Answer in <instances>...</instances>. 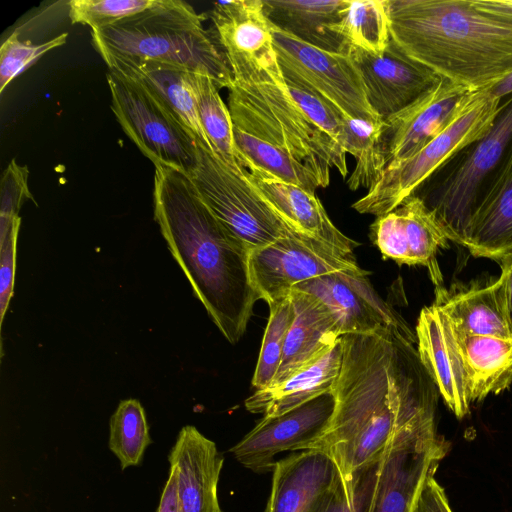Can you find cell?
Wrapping results in <instances>:
<instances>
[{"mask_svg":"<svg viewBox=\"0 0 512 512\" xmlns=\"http://www.w3.org/2000/svg\"><path fill=\"white\" fill-rule=\"evenodd\" d=\"M153 197L154 218L193 293L226 340L237 343L260 299L249 251L212 214L187 174L156 165Z\"/></svg>","mask_w":512,"mask_h":512,"instance_id":"cell-1","label":"cell"},{"mask_svg":"<svg viewBox=\"0 0 512 512\" xmlns=\"http://www.w3.org/2000/svg\"><path fill=\"white\" fill-rule=\"evenodd\" d=\"M390 35L411 59L471 90L512 74V22L470 0H385Z\"/></svg>","mask_w":512,"mask_h":512,"instance_id":"cell-2","label":"cell"},{"mask_svg":"<svg viewBox=\"0 0 512 512\" xmlns=\"http://www.w3.org/2000/svg\"><path fill=\"white\" fill-rule=\"evenodd\" d=\"M228 90L240 167L261 169L313 193L329 185L331 169L347 176L346 156L306 116L284 79L233 81Z\"/></svg>","mask_w":512,"mask_h":512,"instance_id":"cell-3","label":"cell"},{"mask_svg":"<svg viewBox=\"0 0 512 512\" xmlns=\"http://www.w3.org/2000/svg\"><path fill=\"white\" fill-rule=\"evenodd\" d=\"M393 334L342 335L335 411L327 431L307 449L334 461L350 494L357 471L382 458L394 431L387 375Z\"/></svg>","mask_w":512,"mask_h":512,"instance_id":"cell-4","label":"cell"},{"mask_svg":"<svg viewBox=\"0 0 512 512\" xmlns=\"http://www.w3.org/2000/svg\"><path fill=\"white\" fill-rule=\"evenodd\" d=\"M204 16L181 0H160L143 12L107 28L91 31L92 43L104 56L152 60L210 76L219 88H230L233 75Z\"/></svg>","mask_w":512,"mask_h":512,"instance_id":"cell-5","label":"cell"},{"mask_svg":"<svg viewBox=\"0 0 512 512\" xmlns=\"http://www.w3.org/2000/svg\"><path fill=\"white\" fill-rule=\"evenodd\" d=\"M501 101L490 89L473 92L445 130L411 157L388 165L378 182L352 208L376 217L397 208L453 155L489 132L503 108Z\"/></svg>","mask_w":512,"mask_h":512,"instance_id":"cell-6","label":"cell"},{"mask_svg":"<svg viewBox=\"0 0 512 512\" xmlns=\"http://www.w3.org/2000/svg\"><path fill=\"white\" fill-rule=\"evenodd\" d=\"M197 164L188 175L198 195L220 223L249 251L276 241L289 228L248 180L196 140Z\"/></svg>","mask_w":512,"mask_h":512,"instance_id":"cell-7","label":"cell"},{"mask_svg":"<svg viewBox=\"0 0 512 512\" xmlns=\"http://www.w3.org/2000/svg\"><path fill=\"white\" fill-rule=\"evenodd\" d=\"M435 416L436 411H430L394 418L368 512H412L424 482L448 452V443L437 433Z\"/></svg>","mask_w":512,"mask_h":512,"instance_id":"cell-8","label":"cell"},{"mask_svg":"<svg viewBox=\"0 0 512 512\" xmlns=\"http://www.w3.org/2000/svg\"><path fill=\"white\" fill-rule=\"evenodd\" d=\"M111 108L127 136L154 165L190 175L197 164L194 135L143 87L108 71Z\"/></svg>","mask_w":512,"mask_h":512,"instance_id":"cell-9","label":"cell"},{"mask_svg":"<svg viewBox=\"0 0 512 512\" xmlns=\"http://www.w3.org/2000/svg\"><path fill=\"white\" fill-rule=\"evenodd\" d=\"M252 284L268 305L288 297L297 285L336 272H364L353 255L288 230L273 243L252 250L248 258Z\"/></svg>","mask_w":512,"mask_h":512,"instance_id":"cell-10","label":"cell"},{"mask_svg":"<svg viewBox=\"0 0 512 512\" xmlns=\"http://www.w3.org/2000/svg\"><path fill=\"white\" fill-rule=\"evenodd\" d=\"M210 18L211 33L227 59L234 81L284 79L262 0L216 2Z\"/></svg>","mask_w":512,"mask_h":512,"instance_id":"cell-11","label":"cell"},{"mask_svg":"<svg viewBox=\"0 0 512 512\" xmlns=\"http://www.w3.org/2000/svg\"><path fill=\"white\" fill-rule=\"evenodd\" d=\"M271 30L281 68L294 73L344 114L371 123L383 122L372 109L360 72L348 54L321 50L273 25Z\"/></svg>","mask_w":512,"mask_h":512,"instance_id":"cell-12","label":"cell"},{"mask_svg":"<svg viewBox=\"0 0 512 512\" xmlns=\"http://www.w3.org/2000/svg\"><path fill=\"white\" fill-rule=\"evenodd\" d=\"M511 139L512 96L503 104L489 132L443 181L428 205L449 240L456 244L463 246L481 186L498 165Z\"/></svg>","mask_w":512,"mask_h":512,"instance_id":"cell-13","label":"cell"},{"mask_svg":"<svg viewBox=\"0 0 512 512\" xmlns=\"http://www.w3.org/2000/svg\"><path fill=\"white\" fill-rule=\"evenodd\" d=\"M335 406L332 390L282 414L263 416L230 452L254 472L273 470L277 454L307 450L322 437L331 423Z\"/></svg>","mask_w":512,"mask_h":512,"instance_id":"cell-14","label":"cell"},{"mask_svg":"<svg viewBox=\"0 0 512 512\" xmlns=\"http://www.w3.org/2000/svg\"><path fill=\"white\" fill-rule=\"evenodd\" d=\"M370 231L384 259L425 266L435 287L444 285L437 253L449 247V237L422 198L414 194L391 212L376 217Z\"/></svg>","mask_w":512,"mask_h":512,"instance_id":"cell-15","label":"cell"},{"mask_svg":"<svg viewBox=\"0 0 512 512\" xmlns=\"http://www.w3.org/2000/svg\"><path fill=\"white\" fill-rule=\"evenodd\" d=\"M369 272H336L305 281L292 290L310 293L334 315L340 332L373 334L381 331L414 333L408 323L375 291Z\"/></svg>","mask_w":512,"mask_h":512,"instance_id":"cell-16","label":"cell"},{"mask_svg":"<svg viewBox=\"0 0 512 512\" xmlns=\"http://www.w3.org/2000/svg\"><path fill=\"white\" fill-rule=\"evenodd\" d=\"M473 92L440 78L409 106L385 120L387 166L411 157L445 130Z\"/></svg>","mask_w":512,"mask_h":512,"instance_id":"cell-17","label":"cell"},{"mask_svg":"<svg viewBox=\"0 0 512 512\" xmlns=\"http://www.w3.org/2000/svg\"><path fill=\"white\" fill-rule=\"evenodd\" d=\"M362 77L368 101L382 121L400 112L441 77L408 57L390 39L381 54L349 48Z\"/></svg>","mask_w":512,"mask_h":512,"instance_id":"cell-18","label":"cell"},{"mask_svg":"<svg viewBox=\"0 0 512 512\" xmlns=\"http://www.w3.org/2000/svg\"><path fill=\"white\" fill-rule=\"evenodd\" d=\"M421 363L448 408L461 419L470 408L468 378L450 318L432 303L422 308L415 328Z\"/></svg>","mask_w":512,"mask_h":512,"instance_id":"cell-19","label":"cell"},{"mask_svg":"<svg viewBox=\"0 0 512 512\" xmlns=\"http://www.w3.org/2000/svg\"><path fill=\"white\" fill-rule=\"evenodd\" d=\"M168 460L176 480L179 512H222L218 483L224 458L212 440L196 427L184 426Z\"/></svg>","mask_w":512,"mask_h":512,"instance_id":"cell-20","label":"cell"},{"mask_svg":"<svg viewBox=\"0 0 512 512\" xmlns=\"http://www.w3.org/2000/svg\"><path fill=\"white\" fill-rule=\"evenodd\" d=\"M243 171L290 230L318 240L342 253L353 255L358 244L333 224L315 193L258 168H243Z\"/></svg>","mask_w":512,"mask_h":512,"instance_id":"cell-21","label":"cell"},{"mask_svg":"<svg viewBox=\"0 0 512 512\" xmlns=\"http://www.w3.org/2000/svg\"><path fill=\"white\" fill-rule=\"evenodd\" d=\"M489 185L480 192L463 246L499 262L512 252V139Z\"/></svg>","mask_w":512,"mask_h":512,"instance_id":"cell-22","label":"cell"},{"mask_svg":"<svg viewBox=\"0 0 512 512\" xmlns=\"http://www.w3.org/2000/svg\"><path fill=\"white\" fill-rule=\"evenodd\" d=\"M433 303L462 332L498 337L512 335L499 277H482L468 283L456 281L449 287H435Z\"/></svg>","mask_w":512,"mask_h":512,"instance_id":"cell-23","label":"cell"},{"mask_svg":"<svg viewBox=\"0 0 512 512\" xmlns=\"http://www.w3.org/2000/svg\"><path fill=\"white\" fill-rule=\"evenodd\" d=\"M265 512H314L335 484L334 461L317 450H302L276 461Z\"/></svg>","mask_w":512,"mask_h":512,"instance_id":"cell-24","label":"cell"},{"mask_svg":"<svg viewBox=\"0 0 512 512\" xmlns=\"http://www.w3.org/2000/svg\"><path fill=\"white\" fill-rule=\"evenodd\" d=\"M102 59L110 71L116 72L143 87L177 118L197 140L213 151L198 117L196 98L190 82L192 71L180 66L152 60L117 56H104Z\"/></svg>","mask_w":512,"mask_h":512,"instance_id":"cell-25","label":"cell"},{"mask_svg":"<svg viewBox=\"0 0 512 512\" xmlns=\"http://www.w3.org/2000/svg\"><path fill=\"white\" fill-rule=\"evenodd\" d=\"M294 319L272 385L279 384L329 351L342 334L330 309L316 296L292 290Z\"/></svg>","mask_w":512,"mask_h":512,"instance_id":"cell-26","label":"cell"},{"mask_svg":"<svg viewBox=\"0 0 512 512\" xmlns=\"http://www.w3.org/2000/svg\"><path fill=\"white\" fill-rule=\"evenodd\" d=\"M263 11L277 29L328 52L348 54L349 47L334 28L350 0H262Z\"/></svg>","mask_w":512,"mask_h":512,"instance_id":"cell-27","label":"cell"},{"mask_svg":"<svg viewBox=\"0 0 512 512\" xmlns=\"http://www.w3.org/2000/svg\"><path fill=\"white\" fill-rule=\"evenodd\" d=\"M343 357L342 336L320 358L304 366L283 382L255 392L245 400L246 409L263 416L291 410L325 392L332 391L340 375Z\"/></svg>","mask_w":512,"mask_h":512,"instance_id":"cell-28","label":"cell"},{"mask_svg":"<svg viewBox=\"0 0 512 512\" xmlns=\"http://www.w3.org/2000/svg\"><path fill=\"white\" fill-rule=\"evenodd\" d=\"M453 327L467 373L470 402L508 389L512 384V335H473Z\"/></svg>","mask_w":512,"mask_h":512,"instance_id":"cell-29","label":"cell"},{"mask_svg":"<svg viewBox=\"0 0 512 512\" xmlns=\"http://www.w3.org/2000/svg\"><path fill=\"white\" fill-rule=\"evenodd\" d=\"M344 149L356 160L347 180L350 190L372 188L382 176L387 163L383 140L384 121L371 123L343 114Z\"/></svg>","mask_w":512,"mask_h":512,"instance_id":"cell-30","label":"cell"},{"mask_svg":"<svg viewBox=\"0 0 512 512\" xmlns=\"http://www.w3.org/2000/svg\"><path fill=\"white\" fill-rule=\"evenodd\" d=\"M190 82L198 117L213 151L228 165L240 167L230 111L219 94L220 88L210 76L203 73L191 72Z\"/></svg>","mask_w":512,"mask_h":512,"instance_id":"cell-31","label":"cell"},{"mask_svg":"<svg viewBox=\"0 0 512 512\" xmlns=\"http://www.w3.org/2000/svg\"><path fill=\"white\" fill-rule=\"evenodd\" d=\"M334 31L349 48L383 53L391 39L385 0H350Z\"/></svg>","mask_w":512,"mask_h":512,"instance_id":"cell-32","label":"cell"},{"mask_svg":"<svg viewBox=\"0 0 512 512\" xmlns=\"http://www.w3.org/2000/svg\"><path fill=\"white\" fill-rule=\"evenodd\" d=\"M152 443L143 406L137 399L122 400L109 422L110 451L121 469L138 466Z\"/></svg>","mask_w":512,"mask_h":512,"instance_id":"cell-33","label":"cell"},{"mask_svg":"<svg viewBox=\"0 0 512 512\" xmlns=\"http://www.w3.org/2000/svg\"><path fill=\"white\" fill-rule=\"evenodd\" d=\"M269 319L252 378L256 390L269 387L280 367L287 333L294 319V307L290 295L269 305Z\"/></svg>","mask_w":512,"mask_h":512,"instance_id":"cell-34","label":"cell"},{"mask_svg":"<svg viewBox=\"0 0 512 512\" xmlns=\"http://www.w3.org/2000/svg\"><path fill=\"white\" fill-rule=\"evenodd\" d=\"M281 70L294 101L306 116L331 139L337 150L346 156L342 121L344 113L294 73L284 68Z\"/></svg>","mask_w":512,"mask_h":512,"instance_id":"cell-35","label":"cell"},{"mask_svg":"<svg viewBox=\"0 0 512 512\" xmlns=\"http://www.w3.org/2000/svg\"><path fill=\"white\" fill-rule=\"evenodd\" d=\"M160 0H72L69 17L72 23L91 27V31L107 28L115 23L148 10Z\"/></svg>","mask_w":512,"mask_h":512,"instance_id":"cell-36","label":"cell"},{"mask_svg":"<svg viewBox=\"0 0 512 512\" xmlns=\"http://www.w3.org/2000/svg\"><path fill=\"white\" fill-rule=\"evenodd\" d=\"M381 459L357 471L354 476V495L348 492L339 474L335 484L314 512H368Z\"/></svg>","mask_w":512,"mask_h":512,"instance_id":"cell-37","label":"cell"},{"mask_svg":"<svg viewBox=\"0 0 512 512\" xmlns=\"http://www.w3.org/2000/svg\"><path fill=\"white\" fill-rule=\"evenodd\" d=\"M67 37L68 33H62L49 41L34 44L20 40L17 32L12 33L0 48V93L46 52L65 44Z\"/></svg>","mask_w":512,"mask_h":512,"instance_id":"cell-38","label":"cell"},{"mask_svg":"<svg viewBox=\"0 0 512 512\" xmlns=\"http://www.w3.org/2000/svg\"><path fill=\"white\" fill-rule=\"evenodd\" d=\"M27 199H33L28 188V169L12 160L2 175L0 192V239L19 218L18 212Z\"/></svg>","mask_w":512,"mask_h":512,"instance_id":"cell-39","label":"cell"},{"mask_svg":"<svg viewBox=\"0 0 512 512\" xmlns=\"http://www.w3.org/2000/svg\"><path fill=\"white\" fill-rule=\"evenodd\" d=\"M21 218H19L11 231L0 240V323L8 310L13 296L14 275L16 265L17 238Z\"/></svg>","mask_w":512,"mask_h":512,"instance_id":"cell-40","label":"cell"},{"mask_svg":"<svg viewBox=\"0 0 512 512\" xmlns=\"http://www.w3.org/2000/svg\"><path fill=\"white\" fill-rule=\"evenodd\" d=\"M412 512H452L443 488L434 478L428 476L424 482Z\"/></svg>","mask_w":512,"mask_h":512,"instance_id":"cell-41","label":"cell"},{"mask_svg":"<svg viewBox=\"0 0 512 512\" xmlns=\"http://www.w3.org/2000/svg\"><path fill=\"white\" fill-rule=\"evenodd\" d=\"M479 11L512 22V0H470Z\"/></svg>","mask_w":512,"mask_h":512,"instance_id":"cell-42","label":"cell"},{"mask_svg":"<svg viewBox=\"0 0 512 512\" xmlns=\"http://www.w3.org/2000/svg\"><path fill=\"white\" fill-rule=\"evenodd\" d=\"M498 263L501 267L499 278L502 282L508 317L512 327V252L504 256Z\"/></svg>","mask_w":512,"mask_h":512,"instance_id":"cell-43","label":"cell"},{"mask_svg":"<svg viewBox=\"0 0 512 512\" xmlns=\"http://www.w3.org/2000/svg\"><path fill=\"white\" fill-rule=\"evenodd\" d=\"M156 512H179L176 480L171 471L164 485Z\"/></svg>","mask_w":512,"mask_h":512,"instance_id":"cell-44","label":"cell"},{"mask_svg":"<svg viewBox=\"0 0 512 512\" xmlns=\"http://www.w3.org/2000/svg\"><path fill=\"white\" fill-rule=\"evenodd\" d=\"M493 94L505 98L512 94V74L490 89Z\"/></svg>","mask_w":512,"mask_h":512,"instance_id":"cell-45","label":"cell"}]
</instances>
